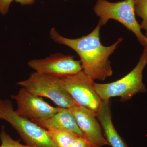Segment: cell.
<instances>
[{
    "label": "cell",
    "mask_w": 147,
    "mask_h": 147,
    "mask_svg": "<svg viewBox=\"0 0 147 147\" xmlns=\"http://www.w3.org/2000/svg\"><path fill=\"white\" fill-rule=\"evenodd\" d=\"M99 24L89 34L80 38L71 39L61 35L55 28L50 32L53 41L68 46L77 53L80 58L83 71L94 81H104L113 73L109 58L123 40L119 38L109 46L102 45L100 41Z\"/></svg>",
    "instance_id": "1"
},
{
    "label": "cell",
    "mask_w": 147,
    "mask_h": 147,
    "mask_svg": "<svg viewBox=\"0 0 147 147\" xmlns=\"http://www.w3.org/2000/svg\"><path fill=\"white\" fill-rule=\"evenodd\" d=\"M147 65V52L144 48L135 67L123 78L108 84L95 83L96 92L101 100L118 96L120 98L121 102H126L137 94L146 92L143 72Z\"/></svg>",
    "instance_id": "2"
},
{
    "label": "cell",
    "mask_w": 147,
    "mask_h": 147,
    "mask_svg": "<svg viewBox=\"0 0 147 147\" xmlns=\"http://www.w3.org/2000/svg\"><path fill=\"white\" fill-rule=\"evenodd\" d=\"M0 119L10 124L30 147H57L47 129L16 114L10 100L0 98Z\"/></svg>",
    "instance_id": "3"
},
{
    "label": "cell",
    "mask_w": 147,
    "mask_h": 147,
    "mask_svg": "<svg viewBox=\"0 0 147 147\" xmlns=\"http://www.w3.org/2000/svg\"><path fill=\"white\" fill-rule=\"evenodd\" d=\"M94 11L99 17L98 24L104 26L110 19H114L133 33L139 43L147 47V37L142 33L140 25L135 17L134 0H124L111 2L107 0H98Z\"/></svg>",
    "instance_id": "4"
},
{
    "label": "cell",
    "mask_w": 147,
    "mask_h": 147,
    "mask_svg": "<svg viewBox=\"0 0 147 147\" xmlns=\"http://www.w3.org/2000/svg\"><path fill=\"white\" fill-rule=\"evenodd\" d=\"M16 85L37 96L49 98L61 108H70L78 104L63 86L60 78L35 71Z\"/></svg>",
    "instance_id": "5"
},
{
    "label": "cell",
    "mask_w": 147,
    "mask_h": 147,
    "mask_svg": "<svg viewBox=\"0 0 147 147\" xmlns=\"http://www.w3.org/2000/svg\"><path fill=\"white\" fill-rule=\"evenodd\" d=\"M60 79L63 86L75 102L97 113L102 100L95 89L94 81L83 70Z\"/></svg>",
    "instance_id": "6"
},
{
    "label": "cell",
    "mask_w": 147,
    "mask_h": 147,
    "mask_svg": "<svg viewBox=\"0 0 147 147\" xmlns=\"http://www.w3.org/2000/svg\"><path fill=\"white\" fill-rule=\"evenodd\" d=\"M71 55L58 53L44 59H33L28 64L36 72L63 78L74 75L83 70L81 62Z\"/></svg>",
    "instance_id": "7"
},
{
    "label": "cell",
    "mask_w": 147,
    "mask_h": 147,
    "mask_svg": "<svg viewBox=\"0 0 147 147\" xmlns=\"http://www.w3.org/2000/svg\"><path fill=\"white\" fill-rule=\"evenodd\" d=\"M17 105L16 114L34 121L45 119L52 117L61 110L45 102L42 97L37 96L21 87L18 93L11 96Z\"/></svg>",
    "instance_id": "8"
},
{
    "label": "cell",
    "mask_w": 147,
    "mask_h": 147,
    "mask_svg": "<svg viewBox=\"0 0 147 147\" xmlns=\"http://www.w3.org/2000/svg\"><path fill=\"white\" fill-rule=\"evenodd\" d=\"M84 138L92 147L109 146L102 132L96 113L79 104L69 108Z\"/></svg>",
    "instance_id": "9"
},
{
    "label": "cell",
    "mask_w": 147,
    "mask_h": 147,
    "mask_svg": "<svg viewBox=\"0 0 147 147\" xmlns=\"http://www.w3.org/2000/svg\"><path fill=\"white\" fill-rule=\"evenodd\" d=\"M110 100H102L96 113V117L103 130L104 137L109 146L112 147H129L113 125Z\"/></svg>",
    "instance_id": "10"
},
{
    "label": "cell",
    "mask_w": 147,
    "mask_h": 147,
    "mask_svg": "<svg viewBox=\"0 0 147 147\" xmlns=\"http://www.w3.org/2000/svg\"><path fill=\"white\" fill-rule=\"evenodd\" d=\"M33 122L46 129L50 128L65 129L84 138L69 108H61L59 112L52 117Z\"/></svg>",
    "instance_id": "11"
},
{
    "label": "cell",
    "mask_w": 147,
    "mask_h": 147,
    "mask_svg": "<svg viewBox=\"0 0 147 147\" xmlns=\"http://www.w3.org/2000/svg\"><path fill=\"white\" fill-rule=\"evenodd\" d=\"M47 130L57 147H69L74 140L79 137L73 132L65 129L50 128Z\"/></svg>",
    "instance_id": "12"
},
{
    "label": "cell",
    "mask_w": 147,
    "mask_h": 147,
    "mask_svg": "<svg viewBox=\"0 0 147 147\" xmlns=\"http://www.w3.org/2000/svg\"><path fill=\"white\" fill-rule=\"evenodd\" d=\"M134 2L135 14L142 19L140 27L145 30L147 37V0H134Z\"/></svg>",
    "instance_id": "13"
},
{
    "label": "cell",
    "mask_w": 147,
    "mask_h": 147,
    "mask_svg": "<svg viewBox=\"0 0 147 147\" xmlns=\"http://www.w3.org/2000/svg\"><path fill=\"white\" fill-rule=\"evenodd\" d=\"M0 139L1 142V147H30L27 145H24L20 144L17 141L13 140L7 134L3 128L0 133Z\"/></svg>",
    "instance_id": "14"
},
{
    "label": "cell",
    "mask_w": 147,
    "mask_h": 147,
    "mask_svg": "<svg viewBox=\"0 0 147 147\" xmlns=\"http://www.w3.org/2000/svg\"><path fill=\"white\" fill-rule=\"evenodd\" d=\"M69 147H92L89 142L84 137H78L74 140Z\"/></svg>",
    "instance_id": "15"
},
{
    "label": "cell",
    "mask_w": 147,
    "mask_h": 147,
    "mask_svg": "<svg viewBox=\"0 0 147 147\" xmlns=\"http://www.w3.org/2000/svg\"><path fill=\"white\" fill-rule=\"evenodd\" d=\"M14 0H0V13L5 15L8 13L11 4Z\"/></svg>",
    "instance_id": "16"
},
{
    "label": "cell",
    "mask_w": 147,
    "mask_h": 147,
    "mask_svg": "<svg viewBox=\"0 0 147 147\" xmlns=\"http://www.w3.org/2000/svg\"><path fill=\"white\" fill-rule=\"evenodd\" d=\"M14 1L22 5H30L34 3L35 0H14Z\"/></svg>",
    "instance_id": "17"
},
{
    "label": "cell",
    "mask_w": 147,
    "mask_h": 147,
    "mask_svg": "<svg viewBox=\"0 0 147 147\" xmlns=\"http://www.w3.org/2000/svg\"><path fill=\"white\" fill-rule=\"evenodd\" d=\"M144 48L145 49V50H146V51L147 52V47H144Z\"/></svg>",
    "instance_id": "18"
},
{
    "label": "cell",
    "mask_w": 147,
    "mask_h": 147,
    "mask_svg": "<svg viewBox=\"0 0 147 147\" xmlns=\"http://www.w3.org/2000/svg\"><path fill=\"white\" fill-rule=\"evenodd\" d=\"M64 1H67V0H64Z\"/></svg>",
    "instance_id": "19"
}]
</instances>
